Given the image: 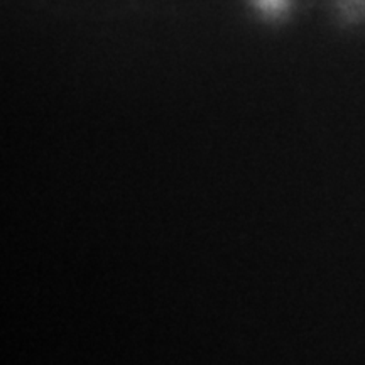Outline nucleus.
I'll use <instances>...</instances> for the list:
<instances>
[{
    "mask_svg": "<svg viewBox=\"0 0 365 365\" xmlns=\"http://www.w3.org/2000/svg\"><path fill=\"white\" fill-rule=\"evenodd\" d=\"M281 0H259V4L264 7H277Z\"/></svg>",
    "mask_w": 365,
    "mask_h": 365,
    "instance_id": "obj_1",
    "label": "nucleus"
}]
</instances>
